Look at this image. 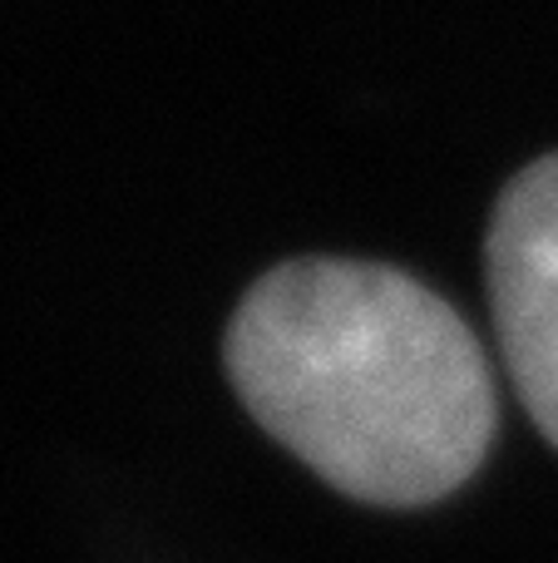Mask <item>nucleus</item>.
<instances>
[{"instance_id": "obj_1", "label": "nucleus", "mask_w": 558, "mask_h": 563, "mask_svg": "<svg viewBox=\"0 0 558 563\" xmlns=\"http://www.w3.org/2000/svg\"><path fill=\"white\" fill-rule=\"evenodd\" d=\"M233 390L312 475L376 509H425L490 455L500 400L470 321L381 263L272 267L223 341Z\"/></svg>"}, {"instance_id": "obj_2", "label": "nucleus", "mask_w": 558, "mask_h": 563, "mask_svg": "<svg viewBox=\"0 0 558 563\" xmlns=\"http://www.w3.org/2000/svg\"><path fill=\"white\" fill-rule=\"evenodd\" d=\"M484 263L504 371L539 435L558 445V154L500 194Z\"/></svg>"}]
</instances>
